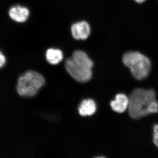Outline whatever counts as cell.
<instances>
[{"mask_svg": "<svg viewBox=\"0 0 158 158\" xmlns=\"http://www.w3.org/2000/svg\"><path fill=\"white\" fill-rule=\"evenodd\" d=\"M155 91L152 89L144 90L136 88L130 95L128 113L134 119H138L150 113L158 112V102Z\"/></svg>", "mask_w": 158, "mask_h": 158, "instance_id": "obj_1", "label": "cell"}, {"mask_svg": "<svg viewBox=\"0 0 158 158\" xmlns=\"http://www.w3.org/2000/svg\"><path fill=\"white\" fill-rule=\"evenodd\" d=\"M93 62L88 55L81 50H76L70 58L66 59V71L77 81L85 83L92 77Z\"/></svg>", "mask_w": 158, "mask_h": 158, "instance_id": "obj_2", "label": "cell"}, {"mask_svg": "<svg viewBox=\"0 0 158 158\" xmlns=\"http://www.w3.org/2000/svg\"><path fill=\"white\" fill-rule=\"evenodd\" d=\"M125 65L131 69L135 78L142 80L146 78L150 71L151 63L146 56L138 52H129L123 57Z\"/></svg>", "mask_w": 158, "mask_h": 158, "instance_id": "obj_3", "label": "cell"}, {"mask_svg": "<svg viewBox=\"0 0 158 158\" xmlns=\"http://www.w3.org/2000/svg\"><path fill=\"white\" fill-rule=\"evenodd\" d=\"M45 84V79L40 73L28 71L20 77L16 89L20 96L31 97L35 96Z\"/></svg>", "mask_w": 158, "mask_h": 158, "instance_id": "obj_4", "label": "cell"}, {"mask_svg": "<svg viewBox=\"0 0 158 158\" xmlns=\"http://www.w3.org/2000/svg\"><path fill=\"white\" fill-rule=\"evenodd\" d=\"M72 35L77 40H85L90 36L91 29L87 22H79L74 23L71 28Z\"/></svg>", "mask_w": 158, "mask_h": 158, "instance_id": "obj_5", "label": "cell"}, {"mask_svg": "<svg viewBox=\"0 0 158 158\" xmlns=\"http://www.w3.org/2000/svg\"><path fill=\"white\" fill-rule=\"evenodd\" d=\"M9 17L16 22L22 23L26 22L30 15L29 9L20 6H12L9 11Z\"/></svg>", "mask_w": 158, "mask_h": 158, "instance_id": "obj_6", "label": "cell"}, {"mask_svg": "<svg viewBox=\"0 0 158 158\" xmlns=\"http://www.w3.org/2000/svg\"><path fill=\"white\" fill-rule=\"evenodd\" d=\"M129 99L125 94H118L116 96L115 100L110 103L111 108L114 111L118 113H122L128 107Z\"/></svg>", "mask_w": 158, "mask_h": 158, "instance_id": "obj_7", "label": "cell"}, {"mask_svg": "<svg viewBox=\"0 0 158 158\" xmlns=\"http://www.w3.org/2000/svg\"><path fill=\"white\" fill-rule=\"evenodd\" d=\"M96 110V104L91 99L84 100L79 108V113L82 116H91L95 113Z\"/></svg>", "mask_w": 158, "mask_h": 158, "instance_id": "obj_8", "label": "cell"}, {"mask_svg": "<svg viewBox=\"0 0 158 158\" xmlns=\"http://www.w3.org/2000/svg\"><path fill=\"white\" fill-rule=\"evenodd\" d=\"M46 58L50 64L56 65L63 59V52L59 49L49 48L46 51Z\"/></svg>", "mask_w": 158, "mask_h": 158, "instance_id": "obj_9", "label": "cell"}, {"mask_svg": "<svg viewBox=\"0 0 158 158\" xmlns=\"http://www.w3.org/2000/svg\"><path fill=\"white\" fill-rule=\"evenodd\" d=\"M154 144L158 148V124L156 125L154 127L153 139Z\"/></svg>", "mask_w": 158, "mask_h": 158, "instance_id": "obj_10", "label": "cell"}, {"mask_svg": "<svg viewBox=\"0 0 158 158\" xmlns=\"http://www.w3.org/2000/svg\"><path fill=\"white\" fill-rule=\"evenodd\" d=\"M6 57L4 54L0 51V68H2L6 64Z\"/></svg>", "mask_w": 158, "mask_h": 158, "instance_id": "obj_11", "label": "cell"}, {"mask_svg": "<svg viewBox=\"0 0 158 158\" xmlns=\"http://www.w3.org/2000/svg\"><path fill=\"white\" fill-rule=\"evenodd\" d=\"M135 1L136 2L138 3H143V2H144L145 0H135Z\"/></svg>", "mask_w": 158, "mask_h": 158, "instance_id": "obj_12", "label": "cell"}]
</instances>
